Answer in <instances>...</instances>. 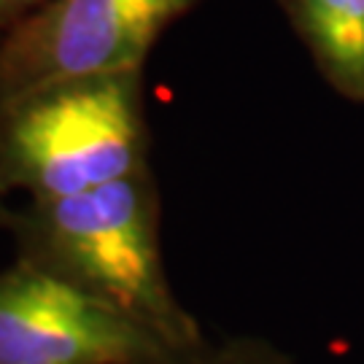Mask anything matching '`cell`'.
Returning <instances> with one entry per match:
<instances>
[{"mask_svg":"<svg viewBox=\"0 0 364 364\" xmlns=\"http://www.w3.org/2000/svg\"><path fill=\"white\" fill-rule=\"evenodd\" d=\"M159 186L146 168L87 192L0 205L16 262L81 289L173 348L205 338L173 294L159 243Z\"/></svg>","mask_w":364,"mask_h":364,"instance_id":"1","label":"cell"},{"mask_svg":"<svg viewBox=\"0 0 364 364\" xmlns=\"http://www.w3.org/2000/svg\"><path fill=\"white\" fill-rule=\"evenodd\" d=\"M144 70L63 78L0 100V205L119 181L149 165Z\"/></svg>","mask_w":364,"mask_h":364,"instance_id":"2","label":"cell"},{"mask_svg":"<svg viewBox=\"0 0 364 364\" xmlns=\"http://www.w3.org/2000/svg\"><path fill=\"white\" fill-rule=\"evenodd\" d=\"M203 0H52L0 36V100L63 78L144 70L156 38Z\"/></svg>","mask_w":364,"mask_h":364,"instance_id":"3","label":"cell"},{"mask_svg":"<svg viewBox=\"0 0 364 364\" xmlns=\"http://www.w3.org/2000/svg\"><path fill=\"white\" fill-rule=\"evenodd\" d=\"M178 351L130 316L14 259L0 270V364H144Z\"/></svg>","mask_w":364,"mask_h":364,"instance_id":"4","label":"cell"},{"mask_svg":"<svg viewBox=\"0 0 364 364\" xmlns=\"http://www.w3.org/2000/svg\"><path fill=\"white\" fill-rule=\"evenodd\" d=\"M324 81L364 103V0H278Z\"/></svg>","mask_w":364,"mask_h":364,"instance_id":"5","label":"cell"},{"mask_svg":"<svg viewBox=\"0 0 364 364\" xmlns=\"http://www.w3.org/2000/svg\"><path fill=\"white\" fill-rule=\"evenodd\" d=\"M144 364H297L284 348L259 335H227V338H205L168 353L156 362Z\"/></svg>","mask_w":364,"mask_h":364,"instance_id":"6","label":"cell"},{"mask_svg":"<svg viewBox=\"0 0 364 364\" xmlns=\"http://www.w3.org/2000/svg\"><path fill=\"white\" fill-rule=\"evenodd\" d=\"M46 3L52 0H0V36L9 33L19 22H25L27 16H33Z\"/></svg>","mask_w":364,"mask_h":364,"instance_id":"7","label":"cell"}]
</instances>
